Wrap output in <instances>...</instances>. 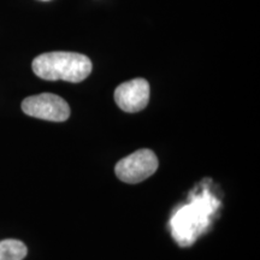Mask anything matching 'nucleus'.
Listing matches in <instances>:
<instances>
[{"instance_id": "39448f33", "label": "nucleus", "mask_w": 260, "mask_h": 260, "mask_svg": "<svg viewBox=\"0 0 260 260\" xmlns=\"http://www.w3.org/2000/svg\"><path fill=\"white\" fill-rule=\"evenodd\" d=\"M149 83L145 79H134L119 84L115 90V102L124 112L142 111L149 102Z\"/></svg>"}, {"instance_id": "423d86ee", "label": "nucleus", "mask_w": 260, "mask_h": 260, "mask_svg": "<svg viewBox=\"0 0 260 260\" xmlns=\"http://www.w3.org/2000/svg\"><path fill=\"white\" fill-rule=\"evenodd\" d=\"M27 253V246L19 240L6 239L0 241V260H23Z\"/></svg>"}, {"instance_id": "7ed1b4c3", "label": "nucleus", "mask_w": 260, "mask_h": 260, "mask_svg": "<svg viewBox=\"0 0 260 260\" xmlns=\"http://www.w3.org/2000/svg\"><path fill=\"white\" fill-rule=\"evenodd\" d=\"M159 167L157 155L152 149L142 148L126 155L116 164V176L122 182L136 184L154 174Z\"/></svg>"}, {"instance_id": "f257e3e1", "label": "nucleus", "mask_w": 260, "mask_h": 260, "mask_svg": "<svg viewBox=\"0 0 260 260\" xmlns=\"http://www.w3.org/2000/svg\"><path fill=\"white\" fill-rule=\"evenodd\" d=\"M32 71L42 80L82 82L92 73L93 64L87 56L75 52H48L32 60Z\"/></svg>"}, {"instance_id": "20e7f679", "label": "nucleus", "mask_w": 260, "mask_h": 260, "mask_svg": "<svg viewBox=\"0 0 260 260\" xmlns=\"http://www.w3.org/2000/svg\"><path fill=\"white\" fill-rule=\"evenodd\" d=\"M22 111L34 118L50 122H65L70 117V106L63 98L51 93H42L25 98Z\"/></svg>"}, {"instance_id": "f03ea898", "label": "nucleus", "mask_w": 260, "mask_h": 260, "mask_svg": "<svg viewBox=\"0 0 260 260\" xmlns=\"http://www.w3.org/2000/svg\"><path fill=\"white\" fill-rule=\"evenodd\" d=\"M218 207V201L210 194H203L194 203L182 207L172 217L171 233L182 247L191 246L209 224V217Z\"/></svg>"}, {"instance_id": "0eeeda50", "label": "nucleus", "mask_w": 260, "mask_h": 260, "mask_svg": "<svg viewBox=\"0 0 260 260\" xmlns=\"http://www.w3.org/2000/svg\"><path fill=\"white\" fill-rule=\"evenodd\" d=\"M44 2H47V0H44Z\"/></svg>"}]
</instances>
